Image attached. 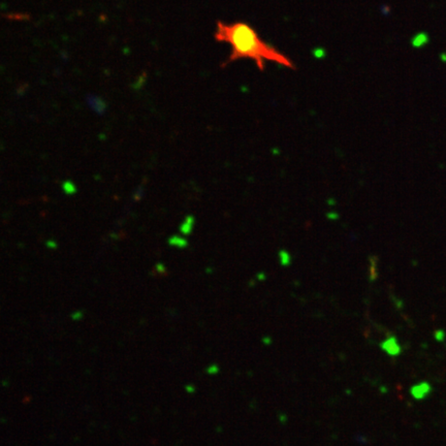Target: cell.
Here are the masks:
<instances>
[{
    "mask_svg": "<svg viewBox=\"0 0 446 446\" xmlns=\"http://www.w3.org/2000/svg\"><path fill=\"white\" fill-rule=\"evenodd\" d=\"M397 344H396V342L394 341V340H389V341H387L385 344H384V348L388 351V352H390L392 353L393 352V350H394V353H396V351H397Z\"/></svg>",
    "mask_w": 446,
    "mask_h": 446,
    "instance_id": "obj_2",
    "label": "cell"
},
{
    "mask_svg": "<svg viewBox=\"0 0 446 446\" xmlns=\"http://www.w3.org/2000/svg\"><path fill=\"white\" fill-rule=\"evenodd\" d=\"M214 37L218 42L227 43L230 47V53L222 63V68L238 60L248 59L253 61L260 72L265 70L267 63H276L289 70H296L295 63L288 56L263 40L259 32L245 22L227 23L218 21Z\"/></svg>",
    "mask_w": 446,
    "mask_h": 446,
    "instance_id": "obj_1",
    "label": "cell"
}]
</instances>
